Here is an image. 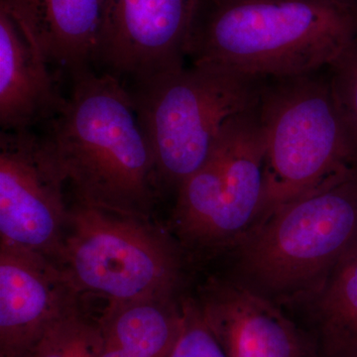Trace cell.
<instances>
[{
    "label": "cell",
    "mask_w": 357,
    "mask_h": 357,
    "mask_svg": "<svg viewBox=\"0 0 357 357\" xmlns=\"http://www.w3.org/2000/svg\"><path fill=\"white\" fill-rule=\"evenodd\" d=\"M258 114L264 171L261 203L251 230L333 174L357 166L356 146L330 79L314 73L265 79Z\"/></svg>",
    "instance_id": "cell-4"
},
{
    "label": "cell",
    "mask_w": 357,
    "mask_h": 357,
    "mask_svg": "<svg viewBox=\"0 0 357 357\" xmlns=\"http://www.w3.org/2000/svg\"><path fill=\"white\" fill-rule=\"evenodd\" d=\"M264 81L192 65L137 82L131 96L163 189L177 191L206 163L225 124L257 109Z\"/></svg>",
    "instance_id": "cell-5"
},
{
    "label": "cell",
    "mask_w": 357,
    "mask_h": 357,
    "mask_svg": "<svg viewBox=\"0 0 357 357\" xmlns=\"http://www.w3.org/2000/svg\"><path fill=\"white\" fill-rule=\"evenodd\" d=\"M330 68L333 98L357 149V38Z\"/></svg>",
    "instance_id": "cell-17"
},
{
    "label": "cell",
    "mask_w": 357,
    "mask_h": 357,
    "mask_svg": "<svg viewBox=\"0 0 357 357\" xmlns=\"http://www.w3.org/2000/svg\"><path fill=\"white\" fill-rule=\"evenodd\" d=\"M264 155L258 107L225 124L206 163L178 188L170 232L181 248L218 250L243 241L261 203Z\"/></svg>",
    "instance_id": "cell-7"
},
{
    "label": "cell",
    "mask_w": 357,
    "mask_h": 357,
    "mask_svg": "<svg viewBox=\"0 0 357 357\" xmlns=\"http://www.w3.org/2000/svg\"><path fill=\"white\" fill-rule=\"evenodd\" d=\"M196 301L227 357H319L302 326L243 282L211 277Z\"/></svg>",
    "instance_id": "cell-11"
},
{
    "label": "cell",
    "mask_w": 357,
    "mask_h": 357,
    "mask_svg": "<svg viewBox=\"0 0 357 357\" xmlns=\"http://www.w3.org/2000/svg\"><path fill=\"white\" fill-rule=\"evenodd\" d=\"M182 248L150 218L124 215L75 199L61 266L79 293L109 303L177 297Z\"/></svg>",
    "instance_id": "cell-6"
},
{
    "label": "cell",
    "mask_w": 357,
    "mask_h": 357,
    "mask_svg": "<svg viewBox=\"0 0 357 357\" xmlns=\"http://www.w3.org/2000/svg\"><path fill=\"white\" fill-rule=\"evenodd\" d=\"M73 77L46 138L76 199L150 218L163 188L131 93L109 72L84 70Z\"/></svg>",
    "instance_id": "cell-1"
},
{
    "label": "cell",
    "mask_w": 357,
    "mask_h": 357,
    "mask_svg": "<svg viewBox=\"0 0 357 357\" xmlns=\"http://www.w3.org/2000/svg\"><path fill=\"white\" fill-rule=\"evenodd\" d=\"M182 300L109 303L96 321V357H169L182 331Z\"/></svg>",
    "instance_id": "cell-14"
},
{
    "label": "cell",
    "mask_w": 357,
    "mask_h": 357,
    "mask_svg": "<svg viewBox=\"0 0 357 357\" xmlns=\"http://www.w3.org/2000/svg\"><path fill=\"white\" fill-rule=\"evenodd\" d=\"M64 170L47 138L29 130L0 135V245L61 265L70 206Z\"/></svg>",
    "instance_id": "cell-8"
},
{
    "label": "cell",
    "mask_w": 357,
    "mask_h": 357,
    "mask_svg": "<svg viewBox=\"0 0 357 357\" xmlns=\"http://www.w3.org/2000/svg\"><path fill=\"white\" fill-rule=\"evenodd\" d=\"M199 0H105L96 61L144 81L184 67Z\"/></svg>",
    "instance_id": "cell-9"
},
{
    "label": "cell",
    "mask_w": 357,
    "mask_h": 357,
    "mask_svg": "<svg viewBox=\"0 0 357 357\" xmlns=\"http://www.w3.org/2000/svg\"><path fill=\"white\" fill-rule=\"evenodd\" d=\"M50 59L31 30L0 6V126L29 130L64 105Z\"/></svg>",
    "instance_id": "cell-12"
},
{
    "label": "cell",
    "mask_w": 357,
    "mask_h": 357,
    "mask_svg": "<svg viewBox=\"0 0 357 357\" xmlns=\"http://www.w3.org/2000/svg\"><path fill=\"white\" fill-rule=\"evenodd\" d=\"M182 331L169 357H227L204 323L197 301L182 300Z\"/></svg>",
    "instance_id": "cell-18"
},
{
    "label": "cell",
    "mask_w": 357,
    "mask_h": 357,
    "mask_svg": "<svg viewBox=\"0 0 357 357\" xmlns=\"http://www.w3.org/2000/svg\"><path fill=\"white\" fill-rule=\"evenodd\" d=\"M357 243V166L275 211L237 244L243 283L273 300L309 297Z\"/></svg>",
    "instance_id": "cell-3"
},
{
    "label": "cell",
    "mask_w": 357,
    "mask_h": 357,
    "mask_svg": "<svg viewBox=\"0 0 357 357\" xmlns=\"http://www.w3.org/2000/svg\"><path fill=\"white\" fill-rule=\"evenodd\" d=\"M81 295L57 262L0 245V356H29L52 326L79 311Z\"/></svg>",
    "instance_id": "cell-10"
},
{
    "label": "cell",
    "mask_w": 357,
    "mask_h": 357,
    "mask_svg": "<svg viewBox=\"0 0 357 357\" xmlns=\"http://www.w3.org/2000/svg\"><path fill=\"white\" fill-rule=\"evenodd\" d=\"M105 0H0L72 76L95 62Z\"/></svg>",
    "instance_id": "cell-13"
},
{
    "label": "cell",
    "mask_w": 357,
    "mask_h": 357,
    "mask_svg": "<svg viewBox=\"0 0 357 357\" xmlns=\"http://www.w3.org/2000/svg\"><path fill=\"white\" fill-rule=\"evenodd\" d=\"M210 1H211V2H220V1H222V0H210Z\"/></svg>",
    "instance_id": "cell-19"
},
{
    "label": "cell",
    "mask_w": 357,
    "mask_h": 357,
    "mask_svg": "<svg viewBox=\"0 0 357 357\" xmlns=\"http://www.w3.org/2000/svg\"><path fill=\"white\" fill-rule=\"evenodd\" d=\"M96 323L77 311L52 326L27 357H96Z\"/></svg>",
    "instance_id": "cell-16"
},
{
    "label": "cell",
    "mask_w": 357,
    "mask_h": 357,
    "mask_svg": "<svg viewBox=\"0 0 357 357\" xmlns=\"http://www.w3.org/2000/svg\"><path fill=\"white\" fill-rule=\"evenodd\" d=\"M303 326L319 357H357V243L310 295Z\"/></svg>",
    "instance_id": "cell-15"
},
{
    "label": "cell",
    "mask_w": 357,
    "mask_h": 357,
    "mask_svg": "<svg viewBox=\"0 0 357 357\" xmlns=\"http://www.w3.org/2000/svg\"><path fill=\"white\" fill-rule=\"evenodd\" d=\"M0 357H3V356H0Z\"/></svg>",
    "instance_id": "cell-20"
},
{
    "label": "cell",
    "mask_w": 357,
    "mask_h": 357,
    "mask_svg": "<svg viewBox=\"0 0 357 357\" xmlns=\"http://www.w3.org/2000/svg\"><path fill=\"white\" fill-rule=\"evenodd\" d=\"M194 25L187 56L258 79L314 74L331 67L357 38L349 0H222Z\"/></svg>",
    "instance_id": "cell-2"
}]
</instances>
